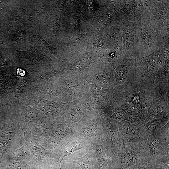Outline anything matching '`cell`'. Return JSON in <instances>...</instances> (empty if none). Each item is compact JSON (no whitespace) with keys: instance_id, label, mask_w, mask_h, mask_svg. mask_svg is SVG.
<instances>
[{"instance_id":"obj_26","label":"cell","mask_w":169,"mask_h":169,"mask_svg":"<svg viewBox=\"0 0 169 169\" xmlns=\"http://www.w3.org/2000/svg\"><path fill=\"white\" fill-rule=\"evenodd\" d=\"M124 37L126 43H128L130 42L132 37V33L131 30L128 27H126L124 30Z\"/></svg>"},{"instance_id":"obj_27","label":"cell","mask_w":169,"mask_h":169,"mask_svg":"<svg viewBox=\"0 0 169 169\" xmlns=\"http://www.w3.org/2000/svg\"><path fill=\"white\" fill-rule=\"evenodd\" d=\"M141 38L144 44H147L150 41V36L147 31L145 29H142Z\"/></svg>"},{"instance_id":"obj_5","label":"cell","mask_w":169,"mask_h":169,"mask_svg":"<svg viewBox=\"0 0 169 169\" xmlns=\"http://www.w3.org/2000/svg\"><path fill=\"white\" fill-rule=\"evenodd\" d=\"M169 125H165L146 136V148L147 153V163L163 156L169 155Z\"/></svg>"},{"instance_id":"obj_9","label":"cell","mask_w":169,"mask_h":169,"mask_svg":"<svg viewBox=\"0 0 169 169\" xmlns=\"http://www.w3.org/2000/svg\"><path fill=\"white\" fill-rule=\"evenodd\" d=\"M24 90L43 99L54 101L65 100L62 90L58 83L49 81L39 82L28 81Z\"/></svg>"},{"instance_id":"obj_20","label":"cell","mask_w":169,"mask_h":169,"mask_svg":"<svg viewBox=\"0 0 169 169\" xmlns=\"http://www.w3.org/2000/svg\"><path fill=\"white\" fill-rule=\"evenodd\" d=\"M105 120L114 123H119L124 120L126 115L121 106L114 103L101 109Z\"/></svg>"},{"instance_id":"obj_2","label":"cell","mask_w":169,"mask_h":169,"mask_svg":"<svg viewBox=\"0 0 169 169\" xmlns=\"http://www.w3.org/2000/svg\"><path fill=\"white\" fill-rule=\"evenodd\" d=\"M20 98L43 112L53 124L58 123L62 116L75 101L62 102L46 100L24 90Z\"/></svg>"},{"instance_id":"obj_21","label":"cell","mask_w":169,"mask_h":169,"mask_svg":"<svg viewBox=\"0 0 169 169\" xmlns=\"http://www.w3.org/2000/svg\"><path fill=\"white\" fill-rule=\"evenodd\" d=\"M151 104L144 122L161 118L169 114V106L167 103L156 100Z\"/></svg>"},{"instance_id":"obj_15","label":"cell","mask_w":169,"mask_h":169,"mask_svg":"<svg viewBox=\"0 0 169 169\" xmlns=\"http://www.w3.org/2000/svg\"><path fill=\"white\" fill-rule=\"evenodd\" d=\"M73 125L64 123L53 124L49 138L47 139L49 147L52 152L60 143L75 135Z\"/></svg>"},{"instance_id":"obj_14","label":"cell","mask_w":169,"mask_h":169,"mask_svg":"<svg viewBox=\"0 0 169 169\" xmlns=\"http://www.w3.org/2000/svg\"><path fill=\"white\" fill-rule=\"evenodd\" d=\"M89 94L75 101L74 104L62 116L59 123L74 125L78 122L89 110Z\"/></svg>"},{"instance_id":"obj_22","label":"cell","mask_w":169,"mask_h":169,"mask_svg":"<svg viewBox=\"0 0 169 169\" xmlns=\"http://www.w3.org/2000/svg\"><path fill=\"white\" fill-rule=\"evenodd\" d=\"M169 114L165 117L144 122L138 127L140 134L146 136L163 127L169 122Z\"/></svg>"},{"instance_id":"obj_17","label":"cell","mask_w":169,"mask_h":169,"mask_svg":"<svg viewBox=\"0 0 169 169\" xmlns=\"http://www.w3.org/2000/svg\"><path fill=\"white\" fill-rule=\"evenodd\" d=\"M118 123L111 122L103 118V133L114 153L118 151L123 145L119 134Z\"/></svg>"},{"instance_id":"obj_13","label":"cell","mask_w":169,"mask_h":169,"mask_svg":"<svg viewBox=\"0 0 169 169\" xmlns=\"http://www.w3.org/2000/svg\"><path fill=\"white\" fill-rule=\"evenodd\" d=\"M20 127L29 129L45 115L43 112L29 105L20 98L17 107Z\"/></svg>"},{"instance_id":"obj_10","label":"cell","mask_w":169,"mask_h":169,"mask_svg":"<svg viewBox=\"0 0 169 169\" xmlns=\"http://www.w3.org/2000/svg\"><path fill=\"white\" fill-rule=\"evenodd\" d=\"M88 149L86 141L80 135L75 134L72 137L60 143L52 151L54 157L57 159V166L60 167V164L66 156L81 149Z\"/></svg>"},{"instance_id":"obj_25","label":"cell","mask_w":169,"mask_h":169,"mask_svg":"<svg viewBox=\"0 0 169 169\" xmlns=\"http://www.w3.org/2000/svg\"><path fill=\"white\" fill-rule=\"evenodd\" d=\"M38 42L45 50L49 54L55 57L60 59L61 58L58 55L57 50L53 46L49 44L42 37H39L38 38Z\"/></svg>"},{"instance_id":"obj_7","label":"cell","mask_w":169,"mask_h":169,"mask_svg":"<svg viewBox=\"0 0 169 169\" xmlns=\"http://www.w3.org/2000/svg\"><path fill=\"white\" fill-rule=\"evenodd\" d=\"M89 109H102L120 102V90L115 87L105 89L90 81Z\"/></svg>"},{"instance_id":"obj_3","label":"cell","mask_w":169,"mask_h":169,"mask_svg":"<svg viewBox=\"0 0 169 169\" xmlns=\"http://www.w3.org/2000/svg\"><path fill=\"white\" fill-rule=\"evenodd\" d=\"M91 152L95 169H112L111 158L114 152L106 140L103 131H98L88 144Z\"/></svg>"},{"instance_id":"obj_23","label":"cell","mask_w":169,"mask_h":169,"mask_svg":"<svg viewBox=\"0 0 169 169\" xmlns=\"http://www.w3.org/2000/svg\"><path fill=\"white\" fill-rule=\"evenodd\" d=\"M66 161L78 164L82 169H95L92 156L89 150L85 155L80 157L69 156Z\"/></svg>"},{"instance_id":"obj_6","label":"cell","mask_w":169,"mask_h":169,"mask_svg":"<svg viewBox=\"0 0 169 169\" xmlns=\"http://www.w3.org/2000/svg\"><path fill=\"white\" fill-rule=\"evenodd\" d=\"M103 117L101 109H89L83 117L73 125L75 134L81 136L88 142L98 131H103Z\"/></svg>"},{"instance_id":"obj_4","label":"cell","mask_w":169,"mask_h":169,"mask_svg":"<svg viewBox=\"0 0 169 169\" xmlns=\"http://www.w3.org/2000/svg\"><path fill=\"white\" fill-rule=\"evenodd\" d=\"M0 113V162L7 152L13 137V129L19 126L18 114L16 109L8 105Z\"/></svg>"},{"instance_id":"obj_28","label":"cell","mask_w":169,"mask_h":169,"mask_svg":"<svg viewBox=\"0 0 169 169\" xmlns=\"http://www.w3.org/2000/svg\"><path fill=\"white\" fill-rule=\"evenodd\" d=\"M131 167L133 169H152L151 166L147 163L136 164Z\"/></svg>"},{"instance_id":"obj_19","label":"cell","mask_w":169,"mask_h":169,"mask_svg":"<svg viewBox=\"0 0 169 169\" xmlns=\"http://www.w3.org/2000/svg\"><path fill=\"white\" fill-rule=\"evenodd\" d=\"M120 135L123 145L131 144L136 141L141 134L138 127L129 122L123 120L118 123Z\"/></svg>"},{"instance_id":"obj_8","label":"cell","mask_w":169,"mask_h":169,"mask_svg":"<svg viewBox=\"0 0 169 169\" xmlns=\"http://www.w3.org/2000/svg\"><path fill=\"white\" fill-rule=\"evenodd\" d=\"M81 78L77 75L65 73L59 77L57 82L60 86L65 101L79 100L89 94L82 83Z\"/></svg>"},{"instance_id":"obj_12","label":"cell","mask_w":169,"mask_h":169,"mask_svg":"<svg viewBox=\"0 0 169 169\" xmlns=\"http://www.w3.org/2000/svg\"><path fill=\"white\" fill-rule=\"evenodd\" d=\"M14 60L18 65L24 67H28L36 64L42 66L51 64V58L40 53L34 47L25 51L15 50Z\"/></svg>"},{"instance_id":"obj_18","label":"cell","mask_w":169,"mask_h":169,"mask_svg":"<svg viewBox=\"0 0 169 169\" xmlns=\"http://www.w3.org/2000/svg\"><path fill=\"white\" fill-rule=\"evenodd\" d=\"M43 68L34 70L28 81L39 82L48 81L50 78L57 76L59 77L65 73L64 68L60 66H54L50 65L43 66Z\"/></svg>"},{"instance_id":"obj_1","label":"cell","mask_w":169,"mask_h":169,"mask_svg":"<svg viewBox=\"0 0 169 169\" xmlns=\"http://www.w3.org/2000/svg\"><path fill=\"white\" fill-rule=\"evenodd\" d=\"M144 139L140 137L131 144L123 145L111 158L112 169H129L138 163H147Z\"/></svg>"},{"instance_id":"obj_11","label":"cell","mask_w":169,"mask_h":169,"mask_svg":"<svg viewBox=\"0 0 169 169\" xmlns=\"http://www.w3.org/2000/svg\"><path fill=\"white\" fill-rule=\"evenodd\" d=\"M81 78L105 89L114 88L116 86L113 73L105 68L92 67L84 74Z\"/></svg>"},{"instance_id":"obj_16","label":"cell","mask_w":169,"mask_h":169,"mask_svg":"<svg viewBox=\"0 0 169 169\" xmlns=\"http://www.w3.org/2000/svg\"><path fill=\"white\" fill-rule=\"evenodd\" d=\"M93 58L83 55L71 59L66 62L64 72L79 76L81 78L84 74L93 66ZM82 79V78H81Z\"/></svg>"},{"instance_id":"obj_24","label":"cell","mask_w":169,"mask_h":169,"mask_svg":"<svg viewBox=\"0 0 169 169\" xmlns=\"http://www.w3.org/2000/svg\"><path fill=\"white\" fill-rule=\"evenodd\" d=\"M148 164L152 169H169V155L157 158Z\"/></svg>"},{"instance_id":"obj_29","label":"cell","mask_w":169,"mask_h":169,"mask_svg":"<svg viewBox=\"0 0 169 169\" xmlns=\"http://www.w3.org/2000/svg\"><path fill=\"white\" fill-rule=\"evenodd\" d=\"M129 169H133L132 167L131 166V167H130Z\"/></svg>"}]
</instances>
